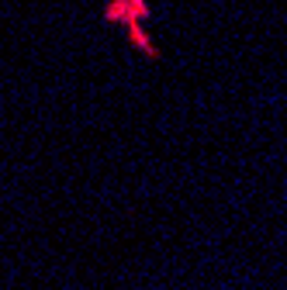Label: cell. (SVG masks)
<instances>
[{"mask_svg":"<svg viewBox=\"0 0 287 290\" xmlns=\"http://www.w3.org/2000/svg\"><path fill=\"white\" fill-rule=\"evenodd\" d=\"M104 14H107V21H111V24H125V28H128V35H132V45H135V49H146L149 56H156V49H153V42H149V35L142 31V21L149 18L146 0H111Z\"/></svg>","mask_w":287,"mask_h":290,"instance_id":"obj_1","label":"cell"}]
</instances>
